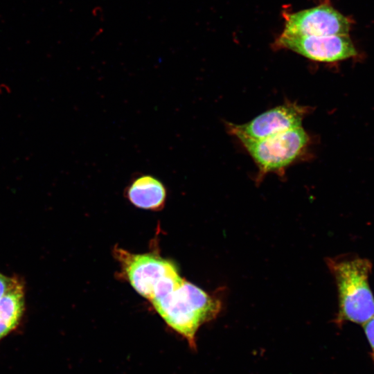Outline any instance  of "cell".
Segmentation results:
<instances>
[{"label": "cell", "instance_id": "7a4b0ae2", "mask_svg": "<svg viewBox=\"0 0 374 374\" xmlns=\"http://www.w3.org/2000/svg\"><path fill=\"white\" fill-rule=\"evenodd\" d=\"M327 264L338 292L335 323L365 324L374 317V296L368 282L372 269L371 261L354 256L328 259Z\"/></svg>", "mask_w": 374, "mask_h": 374}, {"label": "cell", "instance_id": "6da1fadb", "mask_svg": "<svg viewBox=\"0 0 374 374\" xmlns=\"http://www.w3.org/2000/svg\"><path fill=\"white\" fill-rule=\"evenodd\" d=\"M167 325L196 348L199 327L215 319L221 311L222 302L184 278L175 289L150 301Z\"/></svg>", "mask_w": 374, "mask_h": 374}, {"label": "cell", "instance_id": "3957f363", "mask_svg": "<svg viewBox=\"0 0 374 374\" xmlns=\"http://www.w3.org/2000/svg\"><path fill=\"white\" fill-rule=\"evenodd\" d=\"M310 136L302 127L265 139L240 142L251 157L260 180L269 173L283 174L307 152Z\"/></svg>", "mask_w": 374, "mask_h": 374}, {"label": "cell", "instance_id": "8992f818", "mask_svg": "<svg viewBox=\"0 0 374 374\" xmlns=\"http://www.w3.org/2000/svg\"><path fill=\"white\" fill-rule=\"evenodd\" d=\"M285 24L282 35L286 36H329L348 35L349 18L328 3L283 14Z\"/></svg>", "mask_w": 374, "mask_h": 374}, {"label": "cell", "instance_id": "8fae6325", "mask_svg": "<svg viewBox=\"0 0 374 374\" xmlns=\"http://www.w3.org/2000/svg\"><path fill=\"white\" fill-rule=\"evenodd\" d=\"M15 277L7 276L0 272V299L4 296L7 292L12 282L14 281Z\"/></svg>", "mask_w": 374, "mask_h": 374}, {"label": "cell", "instance_id": "277c9868", "mask_svg": "<svg viewBox=\"0 0 374 374\" xmlns=\"http://www.w3.org/2000/svg\"><path fill=\"white\" fill-rule=\"evenodd\" d=\"M114 255L132 287L149 301L163 281L179 274L172 262L155 254L132 253L116 248Z\"/></svg>", "mask_w": 374, "mask_h": 374}, {"label": "cell", "instance_id": "ba28073f", "mask_svg": "<svg viewBox=\"0 0 374 374\" xmlns=\"http://www.w3.org/2000/svg\"><path fill=\"white\" fill-rule=\"evenodd\" d=\"M125 194L134 206L150 211L161 210L167 197L163 183L148 174L139 175L132 178L125 188Z\"/></svg>", "mask_w": 374, "mask_h": 374}, {"label": "cell", "instance_id": "5b68a950", "mask_svg": "<svg viewBox=\"0 0 374 374\" xmlns=\"http://www.w3.org/2000/svg\"><path fill=\"white\" fill-rule=\"evenodd\" d=\"M309 111L308 107L286 102L261 113L247 123H228L227 129L240 142L260 140L302 127L303 121Z\"/></svg>", "mask_w": 374, "mask_h": 374}, {"label": "cell", "instance_id": "30bf717a", "mask_svg": "<svg viewBox=\"0 0 374 374\" xmlns=\"http://www.w3.org/2000/svg\"><path fill=\"white\" fill-rule=\"evenodd\" d=\"M364 330L367 340L372 350V357L374 360V317L364 324Z\"/></svg>", "mask_w": 374, "mask_h": 374}, {"label": "cell", "instance_id": "9c48e42d", "mask_svg": "<svg viewBox=\"0 0 374 374\" xmlns=\"http://www.w3.org/2000/svg\"><path fill=\"white\" fill-rule=\"evenodd\" d=\"M24 310V283L15 276L10 288L0 299V340L17 327Z\"/></svg>", "mask_w": 374, "mask_h": 374}, {"label": "cell", "instance_id": "52a82bcc", "mask_svg": "<svg viewBox=\"0 0 374 374\" xmlns=\"http://www.w3.org/2000/svg\"><path fill=\"white\" fill-rule=\"evenodd\" d=\"M279 48L292 51L312 61L333 63L357 55L348 35L329 36H286L280 34L275 41Z\"/></svg>", "mask_w": 374, "mask_h": 374}]
</instances>
